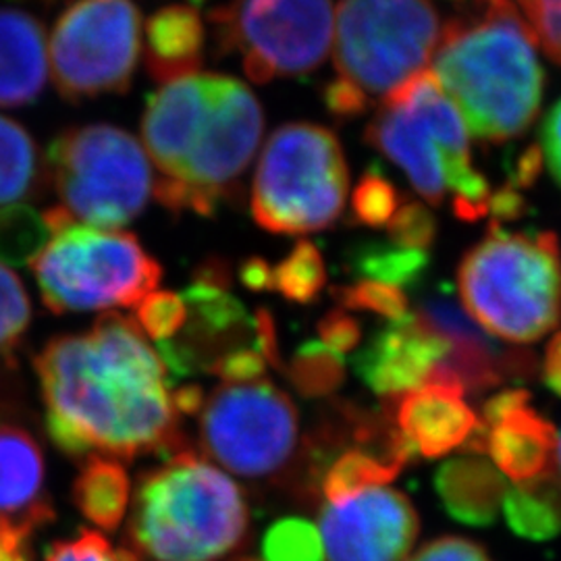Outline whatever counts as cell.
I'll use <instances>...</instances> for the list:
<instances>
[{"label": "cell", "instance_id": "obj_1", "mask_svg": "<svg viewBox=\"0 0 561 561\" xmlns=\"http://www.w3.org/2000/svg\"><path fill=\"white\" fill-rule=\"evenodd\" d=\"M50 442L71 460L162 458L185 447L173 382L138 322L106 312L59 335L34 360Z\"/></svg>", "mask_w": 561, "mask_h": 561}, {"label": "cell", "instance_id": "obj_2", "mask_svg": "<svg viewBox=\"0 0 561 561\" xmlns=\"http://www.w3.org/2000/svg\"><path fill=\"white\" fill-rule=\"evenodd\" d=\"M533 41L510 0L445 27L433 76L479 140H512L537 117L542 69Z\"/></svg>", "mask_w": 561, "mask_h": 561}, {"label": "cell", "instance_id": "obj_3", "mask_svg": "<svg viewBox=\"0 0 561 561\" xmlns=\"http://www.w3.org/2000/svg\"><path fill=\"white\" fill-rule=\"evenodd\" d=\"M250 510L236 481L183 447L144 472L129 514L136 560L217 561L240 547Z\"/></svg>", "mask_w": 561, "mask_h": 561}, {"label": "cell", "instance_id": "obj_4", "mask_svg": "<svg viewBox=\"0 0 561 561\" xmlns=\"http://www.w3.org/2000/svg\"><path fill=\"white\" fill-rule=\"evenodd\" d=\"M364 138L400 167L428 204L439 206L451 192L458 219L486 217L493 192L472 162L466 123L431 69L382 99Z\"/></svg>", "mask_w": 561, "mask_h": 561}, {"label": "cell", "instance_id": "obj_5", "mask_svg": "<svg viewBox=\"0 0 561 561\" xmlns=\"http://www.w3.org/2000/svg\"><path fill=\"white\" fill-rule=\"evenodd\" d=\"M431 0H341L335 80L322 101L337 119L360 117L426 71L445 34Z\"/></svg>", "mask_w": 561, "mask_h": 561}, {"label": "cell", "instance_id": "obj_6", "mask_svg": "<svg viewBox=\"0 0 561 561\" xmlns=\"http://www.w3.org/2000/svg\"><path fill=\"white\" fill-rule=\"evenodd\" d=\"M466 312L484 331L533 343L561 322V254L556 233H512L491 222L458 268Z\"/></svg>", "mask_w": 561, "mask_h": 561}, {"label": "cell", "instance_id": "obj_7", "mask_svg": "<svg viewBox=\"0 0 561 561\" xmlns=\"http://www.w3.org/2000/svg\"><path fill=\"white\" fill-rule=\"evenodd\" d=\"M53 238L32 271L55 314L136 308L161 285L162 266L134 233L71 219L60 206L44 213Z\"/></svg>", "mask_w": 561, "mask_h": 561}, {"label": "cell", "instance_id": "obj_8", "mask_svg": "<svg viewBox=\"0 0 561 561\" xmlns=\"http://www.w3.org/2000/svg\"><path fill=\"white\" fill-rule=\"evenodd\" d=\"M350 169L341 141L314 123H285L262 148L252 181V219L275 236L333 227L345 208Z\"/></svg>", "mask_w": 561, "mask_h": 561}, {"label": "cell", "instance_id": "obj_9", "mask_svg": "<svg viewBox=\"0 0 561 561\" xmlns=\"http://www.w3.org/2000/svg\"><path fill=\"white\" fill-rule=\"evenodd\" d=\"M46 173L60 208L99 229L136 221L154 194V173L140 141L108 123L71 127L57 136Z\"/></svg>", "mask_w": 561, "mask_h": 561}, {"label": "cell", "instance_id": "obj_10", "mask_svg": "<svg viewBox=\"0 0 561 561\" xmlns=\"http://www.w3.org/2000/svg\"><path fill=\"white\" fill-rule=\"evenodd\" d=\"M264 129L261 102L240 80L217 76L201 136L178 180L154 185V196L171 213L215 217L238 190L254 159Z\"/></svg>", "mask_w": 561, "mask_h": 561}, {"label": "cell", "instance_id": "obj_11", "mask_svg": "<svg viewBox=\"0 0 561 561\" xmlns=\"http://www.w3.org/2000/svg\"><path fill=\"white\" fill-rule=\"evenodd\" d=\"M198 414L204 451L241 479L279 474L300 445L296 403L266 379L222 382Z\"/></svg>", "mask_w": 561, "mask_h": 561}, {"label": "cell", "instance_id": "obj_12", "mask_svg": "<svg viewBox=\"0 0 561 561\" xmlns=\"http://www.w3.org/2000/svg\"><path fill=\"white\" fill-rule=\"evenodd\" d=\"M225 50L241 57L250 80H301L321 67L331 46V0H231L213 13Z\"/></svg>", "mask_w": 561, "mask_h": 561}, {"label": "cell", "instance_id": "obj_13", "mask_svg": "<svg viewBox=\"0 0 561 561\" xmlns=\"http://www.w3.org/2000/svg\"><path fill=\"white\" fill-rule=\"evenodd\" d=\"M140 11L131 0H80L60 15L50 65L60 96L85 101L123 94L140 55Z\"/></svg>", "mask_w": 561, "mask_h": 561}, {"label": "cell", "instance_id": "obj_14", "mask_svg": "<svg viewBox=\"0 0 561 561\" xmlns=\"http://www.w3.org/2000/svg\"><path fill=\"white\" fill-rule=\"evenodd\" d=\"M229 285L227 264L215 259L202 262L194 280L183 289L185 327L173 340L159 343V356L173 385L198 373L210 375L222 356L240 347L256 345L261 350L256 312L250 314Z\"/></svg>", "mask_w": 561, "mask_h": 561}, {"label": "cell", "instance_id": "obj_15", "mask_svg": "<svg viewBox=\"0 0 561 561\" xmlns=\"http://www.w3.org/2000/svg\"><path fill=\"white\" fill-rule=\"evenodd\" d=\"M414 314L449 345V354L426 382L445 385L466 396L489 391L502 382L530 379L539 370L533 352L507 350L491 340L447 285L424 291Z\"/></svg>", "mask_w": 561, "mask_h": 561}, {"label": "cell", "instance_id": "obj_16", "mask_svg": "<svg viewBox=\"0 0 561 561\" xmlns=\"http://www.w3.org/2000/svg\"><path fill=\"white\" fill-rule=\"evenodd\" d=\"M319 530L327 561H405L421 520L403 493L377 486L324 503Z\"/></svg>", "mask_w": 561, "mask_h": 561}, {"label": "cell", "instance_id": "obj_17", "mask_svg": "<svg viewBox=\"0 0 561 561\" xmlns=\"http://www.w3.org/2000/svg\"><path fill=\"white\" fill-rule=\"evenodd\" d=\"M558 431L530 408L526 389H505L486 400L479 428L466 451L489 454L493 466L512 484L541 481L558 472Z\"/></svg>", "mask_w": 561, "mask_h": 561}, {"label": "cell", "instance_id": "obj_18", "mask_svg": "<svg viewBox=\"0 0 561 561\" xmlns=\"http://www.w3.org/2000/svg\"><path fill=\"white\" fill-rule=\"evenodd\" d=\"M447 354V341L410 312L385 322L356 352L352 366L370 391L393 400L422 387Z\"/></svg>", "mask_w": 561, "mask_h": 561}, {"label": "cell", "instance_id": "obj_19", "mask_svg": "<svg viewBox=\"0 0 561 561\" xmlns=\"http://www.w3.org/2000/svg\"><path fill=\"white\" fill-rule=\"evenodd\" d=\"M213 83L215 73H196L162 83L161 90L148 96L141 138L161 173L159 183L178 180L208 115Z\"/></svg>", "mask_w": 561, "mask_h": 561}, {"label": "cell", "instance_id": "obj_20", "mask_svg": "<svg viewBox=\"0 0 561 561\" xmlns=\"http://www.w3.org/2000/svg\"><path fill=\"white\" fill-rule=\"evenodd\" d=\"M53 520L41 443L25 426L0 421V537L30 541Z\"/></svg>", "mask_w": 561, "mask_h": 561}, {"label": "cell", "instance_id": "obj_21", "mask_svg": "<svg viewBox=\"0 0 561 561\" xmlns=\"http://www.w3.org/2000/svg\"><path fill=\"white\" fill-rule=\"evenodd\" d=\"M387 410L414 460L445 458L479 428V416L463 401V393L435 382L387 400Z\"/></svg>", "mask_w": 561, "mask_h": 561}, {"label": "cell", "instance_id": "obj_22", "mask_svg": "<svg viewBox=\"0 0 561 561\" xmlns=\"http://www.w3.org/2000/svg\"><path fill=\"white\" fill-rule=\"evenodd\" d=\"M48 59L41 21L18 9H0V108L38 101Z\"/></svg>", "mask_w": 561, "mask_h": 561}, {"label": "cell", "instance_id": "obj_23", "mask_svg": "<svg viewBox=\"0 0 561 561\" xmlns=\"http://www.w3.org/2000/svg\"><path fill=\"white\" fill-rule=\"evenodd\" d=\"M507 486L502 472L479 456L445 461L435 474V491L449 518L477 528L497 522Z\"/></svg>", "mask_w": 561, "mask_h": 561}, {"label": "cell", "instance_id": "obj_24", "mask_svg": "<svg viewBox=\"0 0 561 561\" xmlns=\"http://www.w3.org/2000/svg\"><path fill=\"white\" fill-rule=\"evenodd\" d=\"M204 21L190 4H171L146 23V69L159 83L201 73Z\"/></svg>", "mask_w": 561, "mask_h": 561}, {"label": "cell", "instance_id": "obj_25", "mask_svg": "<svg viewBox=\"0 0 561 561\" xmlns=\"http://www.w3.org/2000/svg\"><path fill=\"white\" fill-rule=\"evenodd\" d=\"M131 484L125 466L113 458H90L81 463L71 500L81 516L102 530H117L129 507Z\"/></svg>", "mask_w": 561, "mask_h": 561}, {"label": "cell", "instance_id": "obj_26", "mask_svg": "<svg viewBox=\"0 0 561 561\" xmlns=\"http://www.w3.org/2000/svg\"><path fill=\"white\" fill-rule=\"evenodd\" d=\"M46 175V161L27 129L0 115V208L38 198Z\"/></svg>", "mask_w": 561, "mask_h": 561}, {"label": "cell", "instance_id": "obj_27", "mask_svg": "<svg viewBox=\"0 0 561 561\" xmlns=\"http://www.w3.org/2000/svg\"><path fill=\"white\" fill-rule=\"evenodd\" d=\"M505 522L526 541L545 542L561 535V477L512 484L503 500Z\"/></svg>", "mask_w": 561, "mask_h": 561}, {"label": "cell", "instance_id": "obj_28", "mask_svg": "<svg viewBox=\"0 0 561 561\" xmlns=\"http://www.w3.org/2000/svg\"><path fill=\"white\" fill-rule=\"evenodd\" d=\"M428 262L426 250L405 248L391 240H364L345 254V268L354 279L379 280L400 289L419 287Z\"/></svg>", "mask_w": 561, "mask_h": 561}, {"label": "cell", "instance_id": "obj_29", "mask_svg": "<svg viewBox=\"0 0 561 561\" xmlns=\"http://www.w3.org/2000/svg\"><path fill=\"white\" fill-rule=\"evenodd\" d=\"M285 377L308 400L329 398L345 382V360L319 340L304 341L287 364Z\"/></svg>", "mask_w": 561, "mask_h": 561}, {"label": "cell", "instance_id": "obj_30", "mask_svg": "<svg viewBox=\"0 0 561 561\" xmlns=\"http://www.w3.org/2000/svg\"><path fill=\"white\" fill-rule=\"evenodd\" d=\"M53 238L44 213L27 204L0 208V262L11 266L32 264Z\"/></svg>", "mask_w": 561, "mask_h": 561}, {"label": "cell", "instance_id": "obj_31", "mask_svg": "<svg viewBox=\"0 0 561 561\" xmlns=\"http://www.w3.org/2000/svg\"><path fill=\"white\" fill-rule=\"evenodd\" d=\"M324 285V259L312 241H298L289 254L277 266H273V291L294 304H314Z\"/></svg>", "mask_w": 561, "mask_h": 561}, {"label": "cell", "instance_id": "obj_32", "mask_svg": "<svg viewBox=\"0 0 561 561\" xmlns=\"http://www.w3.org/2000/svg\"><path fill=\"white\" fill-rule=\"evenodd\" d=\"M259 561H324L321 530L300 516L279 518L262 537Z\"/></svg>", "mask_w": 561, "mask_h": 561}, {"label": "cell", "instance_id": "obj_33", "mask_svg": "<svg viewBox=\"0 0 561 561\" xmlns=\"http://www.w3.org/2000/svg\"><path fill=\"white\" fill-rule=\"evenodd\" d=\"M401 202L403 196L391 180L377 167H368L352 192L350 222L368 229H387L398 215Z\"/></svg>", "mask_w": 561, "mask_h": 561}, {"label": "cell", "instance_id": "obj_34", "mask_svg": "<svg viewBox=\"0 0 561 561\" xmlns=\"http://www.w3.org/2000/svg\"><path fill=\"white\" fill-rule=\"evenodd\" d=\"M333 300L341 310L350 312H373L387 321H400L410 314L405 291L379 280H354L350 285L333 287Z\"/></svg>", "mask_w": 561, "mask_h": 561}, {"label": "cell", "instance_id": "obj_35", "mask_svg": "<svg viewBox=\"0 0 561 561\" xmlns=\"http://www.w3.org/2000/svg\"><path fill=\"white\" fill-rule=\"evenodd\" d=\"M32 321V301L20 277L0 264V354L11 356Z\"/></svg>", "mask_w": 561, "mask_h": 561}, {"label": "cell", "instance_id": "obj_36", "mask_svg": "<svg viewBox=\"0 0 561 561\" xmlns=\"http://www.w3.org/2000/svg\"><path fill=\"white\" fill-rule=\"evenodd\" d=\"M141 331L161 343L173 340L187 321V308L175 291H152L136 306V319Z\"/></svg>", "mask_w": 561, "mask_h": 561}, {"label": "cell", "instance_id": "obj_37", "mask_svg": "<svg viewBox=\"0 0 561 561\" xmlns=\"http://www.w3.org/2000/svg\"><path fill=\"white\" fill-rule=\"evenodd\" d=\"M44 561H138L127 549H115L104 535L81 528L71 539L53 542Z\"/></svg>", "mask_w": 561, "mask_h": 561}, {"label": "cell", "instance_id": "obj_38", "mask_svg": "<svg viewBox=\"0 0 561 561\" xmlns=\"http://www.w3.org/2000/svg\"><path fill=\"white\" fill-rule=\"evenodd\" d=\"M387 236L405 248L428 250L437 238V219L421 202L403 201L387 227Z\"/></svg>", "mask_w": 561, "mask_h": 561}, {"label": "cell", "instance_id": "obj_39", "mask_svg": "<svg viewBox=\"0 0 561 561\" xmlns=\"http://www.w3.org/2000/svg\"><path fill=\"white\" fill-rule=\"evenodd\" d=\"M516 4L530 36L561 65V0H516Z\"/></svg>", "mask_w": 561, "mask_h": 561}, {"label": "cell", "instance_id": "obj_40", "mask_svg": "<svg viewBox=\"0 0 561 561\" xmlns=\"http://www.w3.org/2000/svg\"><path fill=\"white\" fill-rule=\"evenodd\" d=\"M317 333L321 343L335 350L341 356L354 352L362 341L360 322L341 308L331 310L322 317L317 327Z\"/></svg>", "mask_w": 561, "mask_h": 561}, {"label": "cell", "instance_id": "obj_41", "mask_svg": "<svg viewBox=\"0 0 561 561\" xmlns=\"http://www.w3.org/2000/svg\"><path fill=\"white\" fill-rule=\"evenodd\" d=\"M408 561H493L479 542L463 537H439L422 545Z\"/></svg>", "mask_w": 561, "mask_h": 561}, {"label": "cell", "instance_id": "obj_42", "mask_svg": "<svg viewBox=\"0 0 561 561\" xmlns=\"http://www.w3.org/2000/svg\"><path fill=\"white\" fill-rule=\"evenodd\" d=\"M541 140L547 167L561 185V99L542 123Z\"/></svg>", "mask_w": 561, "mask_h": 561}, {"label": "cell", "instance_id": "obj_43", "mask_svg": "<svg viewBox=\"0 0 561 561\" xmlns=\"http://www.w3.org/2000/svg\"><path fill=\"white\" fill-rule=\"evenodd\" d=\"M526 208V202L522 196L520 190L516 187H502L500 192L491 194V202H489V213H493L497 225L505 221H514L518 219Z\"/></svg>", "mask_w": 561, "mask_h": 561}, {"label": "cell", "instance_id": "obj_44", "mask_svg": "<svg viewBox=\"0 0 561 561\" xmlns=\"http://www.w3.org/2000/svg\"><path fill=\"white\" fill-rule=\"evenodd\" d=\"M240 280L250 291H273V266L261 256L241 262Z\"/></svg>", "mask_w": 561, "mask_h": 561}, {"label": "cell", "instance_id": "obj_45", "mask_svg": "<svg viewBox=\"0 0 561 561\" xmlns=\"http://www.w3.org/2000/svg\"><path fill=\"white\" fill-rule=\"evenodd\" d=\"M542 379L545 385L561 398V331L549 341L542 358Z\"/></svg>", "mask_w": 561, "mask_h": 561}, {"label": "cell", "instance_id": "obj_46", "mask_svg": "<svg viewBox=\"0 0 561 561\" xmlns=\"http://www.w3.org/2000/svg\"><path fill=\"white\" fill-rule=\"evenodd\" d=\"M539 171H541V150L537 146L528 148L518 161L516 167V173H514V187L520 190V187H528L533 185L537 178H539Z\"/></svg>", "mask_w": 561, "mask_h": 561}, {"label": "cell", "instance_id": "obj_47", "mask_svg": "<svg viewBox=\"0 0 561 561\" xmlns=\"http://www.w3.org/2000/svg\"><path fill=\"white\" fill-rule=\"evenodd\" d=\"M204 389L201 385H187L181 387L178 391H173V405L178 410V414H198L204 405Z\"/></svg>", "mask_w": 561, "mask_h": 561}, {"label": "cell", "instance_id": "obj_48", "mask_svg": "<svg viewBox=\"0 0 561 561\" xmlns=\"http://www.w3.org/2000/svg\"><path fill=\"white\" fill-rule=\"evenodd\" d=\"M0 561H30L27 541L0 537Z\"/></svg>", "mask_w": 561, "mask_h": 561}, {"label": "cell", "instance_id": "obj_49", "mask_svg": "<svg viewBox=\"0 0 561 561\" xmlns=\"http://www.w3.org/2000/svg\"><path fill=\"white\" fill-rule=\"evenodd\" d=\"M558 454H560V463H561V437H560V447H558Z\"/></svg>", "mask_w": 561, "mask_h": 561}, {"label": "cell", "instance_id": "obj_50", "mask_svg": "<svg viewBox=\"0 0 561 561\" xmlns=\"http://www.w3.org/2000/svg\"><path fill=\"white\" fill-rule=\"evenodd\" d=\"M241 561H250V560H241ZM254 561H256V560H254Z\"/></svg>", "mask_w": 561, "mask_h": 561}]
</instances>
